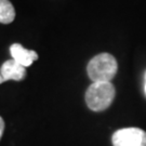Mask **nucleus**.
I'll list each match as a JSON object with an SVG mask.
<instances>
[{"label": "nucleus", "instance_id": "f257e3e1", "mask_svg": "<svg viewBox=\"0 0 146 146\" xmlns=\"http://www.w3.org/2000/svg\"><path fill=\"white\" fill-rule=\"evenodd\" d=\"M115 95V87L110 81H95L86 92V103L93 111H103L111 105Z\"/></svg>", "mask_w": 146, "mask_h": 146}, {"label": "nucleus", "instance_id": "f03ea898", "mask_svg": "<svg viewBox=\"0 0 146 146\" xmlns=\"http://www.w3.org/2000/svg\"><path fill=\"white\" fill-rule=\"evenodd\" d=\"M88 76L95 81H110L118 70L116 58L110 53H101L95 55L88 64Z\"/></svg>", "mask_w": 146, "mask_h": 146}, {"label": "nucleus", "instance_id": "7ed1b4c3", "mask_svg": "<svg viewBox=\"0 0 146 146\" xmlns=\"http://www.w3.org/2000/svg\"><path fill=\"white\" fill-rule=\"evenodd\" d=\"M114 146H146V132L140 128H123L111 136Z\"/></svg>", "mask_w": 146, "mask_h": 146}, {"label": "nucleus", "instance_id": "20e7f679", "mask_svg": "<svg viewBox=\"0 0 146 146\" xmlns=\"http://www.w3.org/2000/svg\"><path fill=\"white\" fill-rule=\"evenodd\" d=\"M0 74L3 77L5 81H8V80L20 81L25 78L26 68L22 66L21 64H19L17 62H15L14 60H9L2 64Z\"/></svg>", "mask_w": 146, "mask_h": 146}, {"label": "nucleus", "instance_id": "39448f33", "mask_svg": "<svg viewBox=\"0 0 146 146\" xmlns=\"http://www.w3.org/2000/svg\"><path fill=\"white\" fill-rule=\"evenodd\" d=\"M10 52L12 60L21 64L26 68L31 66L34 61L38 60V54L33 50H27L20 43H14L10 47Z\"/></svg>", "mask_w": 146, "mask_h": 146}, {"label": "nucleus", "instance_id": "423d86ee", "mask_svg": "<svg viewBox=\"0 0 146 146\" xmlns=\"http://www.w3.org/2000/svg\"><path fill=\"white\" fill-rule=\"evenodd\" d=\"M15 10L9 0H0V23L9 24L14 21Z\"/></svg>", "mask_w": 146, "mask_h": 146}, {"label": "nucleus", "instance_id": "0eeeda50", "mask_svg": "<svg viewBox=\"0 0 146 146\" xmlns=\"http://www.w3.org/2000/svg\"><path fill=\"white\" fill-rule=\"evenodd\" d=\"M3 131H5V121L0 117V140H1V137H2Z\"/></svg>", "mask_w": 146, "mask_h": 146}, {"label": "nucleus", "instance_id": "6e6552de", "mask_svg": "<svg viewBox=\"0 0 146 146\" xmlns=\"http://www.w3.org/2000/svg\"><path fill=\"white\" fill-rule=\"evenodd\" d=\"M2 82H5V79H3V77H2L1 74H0V84H2Z\"/></svg>", "mask_w": 146, "mask_h": 146}, {"label": "nucleus", "instance_id": "1a4fd4ad", "mask_svg": "<svg viewBox=\"0 0 146 146\" xmlns=\"http://www.w3.org/2000/svg\"><path fill=\"white\" fill-rule=\"evenodd\" d=\"M145 93H146V75H145Z\"/></svg>", "mask_w": 146, "mask_h": 146}]
</instances>
